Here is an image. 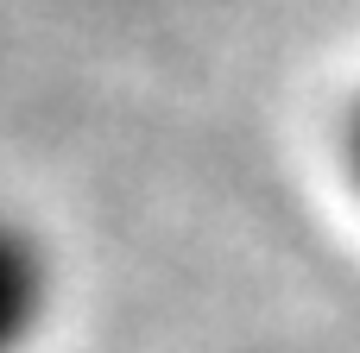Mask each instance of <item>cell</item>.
<instances>
[{
    "label": "cell",
    "instance_id": "1",
    "mask_svg": "<svg viewBox=\"0 0 360 353\" xmlns=\"http://www.w3.org/2000/svg\"><path fill=\"white\" fill-rule=\"evenodd\" d=\"M51 297H57L51 246L19 215H0V353H19L51 322Z\"/></svg>",
    "mask_w": 360,
    "mask_h": 353
},
{
    "label": "cell",
    "instance_id": "2",
    "mask_svg": "<svg viewBox=\"0 0 360 353\" xmlns=\"http://www.w3.org/2000/svg\"><path fill=\"white\" fill-rule=\"evenodd\" d=\"M342 158H348V177H354V189H360V101H354V114H348V126H342Z\"/></svg>",
    "mask_w": 360,
    "mask_h": 353
}]
</instances>
